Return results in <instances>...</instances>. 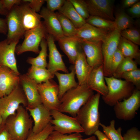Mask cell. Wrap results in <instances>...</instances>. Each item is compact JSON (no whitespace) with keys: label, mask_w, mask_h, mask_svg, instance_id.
I'll use <instances>...</instances> for the list:
<instances>
[{"label":"cell","mask_w":140,"mask_h":140,"mask_svg":"<svg viewBox=\"0 0 140 140\" xmlns=\"http://www.w3.org/2000/svg\"><path fill=\"white\" fill-rule=\"evenodd\" d=\"M94 94L86 84L79 85L67 92L60 99L58 111L75 117L80 108Z\"/></svg>","instance_id":"obj_1"},{"label":"cell","mask_w":140,"mask_h":140,"mask_svg":"<svg viewBox=\"0 0 140 140\" xmlns=\"http://www.w3.org/2000/svg\"><path fill=\"white\" fill-rule=\"evenodd\" d=\"M101 95L94 94L80 109L75 117L86 135L91 136L98 130L100 121L99 106Z\"/></svg>","instance_id":"obj_2"},{"label":"cell","mask_w":140,"mask_h":140,"mask_svg":"<svg viewBox=\"0 0 140 140\" xmlns=\"http://www.w3.org/2000/svg\"><path fill=\"white\" fill-rule=\"evenodd\" d=\"M33 122L28 111L21 105L15 114L7 118L4 124L15 140H24L32 129Z\"/></svg>","instance_id":"obj_3"},{"label":"cell","mask_w":140,"mask_h":140,"mask_svg":"<svg viewBox=\"0 0 140 140\" xmlns=\"http://www.w3.org/2000/svg\"><path fill=\"white\" fill-rule=\"evenodd\" d=\"M108 92L105 96H102L104 102L110 106H113L117 102L129 97L135 89L131 83L113 76L104 77Z\"/></svg>","instance_id":"obj_4"},{"label":"cell","mask_w":140,"mask_h":140,"mask_svg":"<svg viewBox=\"0 0 140 140\" xmlns=\"http://www.w3.org/2000/svg\"><path fill=\"white\" fill-rule=\"evenodd\" d=\"M21 104L25 107L27 106V102L19 83L9 94L0 99V113L3 119V125L8 117L16 113Z\"/></svg>","instance_id":"obj_5"},{"label":"cell","mask_w":140,"mask_h":140,"mask_svg":"<svg viewBox=\"0 0 140 140\" xmlns=\"http://www.w3.org/2000/svg\"><path fill=\"white\" fill-rule=\"evenodd\" d=\"M47 34L42 22L38 27L25 32L24 40L21 44L17 45L15 53L18 55L28 51L39 54L40 43L43 39H46Z\"/></svg>","instance_id":"obj_6"},{"label":"cell","mask_w":140,"mask_h":140,"mask_svg":"<svg viewBox=\"0 0 140 140\" xmlns=\"http://www.w3.org/2000/svg\"><path fill=\"white\" fill-rule=\"evenodd\" d=\"M113 107L117 119L125 121L132 120L140 107V90L135 88L129 97L117 102Z\"/></svg>","instance_id":"obj_7"},{"label":"cell","mask_w":140,"mask_h":140,"mask_svg":"<svg viewBox=\"0 0 140 140\" xmlns=\"http://www.w3.org/2000/svg\"><path fill=\"white\" fill-rule=\"evenodd\" d=\"M51 123L54 130L64 134L84 132V130L75 117L67 115L58 110L50 111Z\"/></svg>","instance_id":"obj_8"},{"label":"cell","mask_w":140,"mask_h":140,"mask_svg":"<svg viewBox=\"0 0 140 140\" xmlns=\"http://www.w3.org/2000/svg\"><path fill=\"white\" fill-rule=\"evenodd\" d=\"M38 89L42 104L48 110H58L60 100L58 85L52 79L38 84Z\"/></svg>","instance_id":"obj_9"},{"label":"cell","mask_w":140,"mask_h":140,"mask_svg":"<svg viewBox=\"0 0 140 140\" xmlns=\"http://www.w3.org/2000/svg\"><path fill=\"white\" fill-rule=\"evenodd\" d=\"M120 32L112 30L102 42V49L103 58V71L104 76L110 77L109 66L112 57L118 48L121 37Z\"/></svg>","instance_id":"obj_10"},{"label":"cell","mask_w":140,"mask_h":140,"mask_svg":"<svg viewBox=\"0 0 140 140\" xmlns=\"http://www.w3.org/2000/svg\"><path fill=\"white\" fill-rule=\"evenodd\" d=\"M90 16L114 21L113 0H85Z\"/></svg>","instance_id":"obj_11"},{"label":"cell","mask_w":140,"mask_h":140,"mask_svg":"<svg viewBox=\"0 0 140 140\" xmlns=\"http://www.w3.org/2000/svg\"><path fill=\"white\" fill-rule=\"evenodd\" d=\"M15 5L8 11L6 16L8 27L7 38L8 42H19L23 38L25 32L23 27L19 14L17 5Z\"/></svg>","instance_id":"obj_12"},{"label":"cell","mask_w":140,"mask_h":140,"mask_svg":"<svg viewBox=\"0 0 140 140\" xmlns=\"http://www.w3.org/2000/svg\"><path fill=\"white\" fill-rule=\"evenodd\" d=\"M46 40L49 50V61L47 67V69L54 75L56 72L59 71L65 73H68L62 55L57 49L53 37L48 34Z\"/></svg>","instance_id":"obj_13"},{"label":"cell","mask_w":140,"mask_h":140,"mask_svg":"<svg viewBox=\"0 0 140 140\" xmlns=\"http://www.w3.org/2000/svg\"><path fill=\"white\" fill-rule=\"evenodd\" d=\"M79 39V43L85 55L87 61L89 65L94 68L103 65L102 42H92Z\"/></svg>","instance_id":"obj_14"},{"label":"cell","mask_w":140,"mask_h":140,"mask_svg":"<svg viewBox=\"0 0 140 140\" xmlns=\"http://www.w3.org/2000/svg\"><path fill=\"white\" fill-rule=\"evenodd\" d=\"M19 84L27 100V105L26 107L32 108L42 104L38 89V84L34 80L26 74L20 75Z\"/></svg>","instance_id":"obj_15"},{"label":"cell","mask_w":140,"mask_h":140,"mask_svg":"<svg viewBox=\"0 0 140 140\" xmlns=\"http://www.w3.org/2000/svg\"><path fill=\"white\" fill-rule=\"evenodd\" d=\"M19 42L9 43L6 39L0 41V67L9 68L20 76L15 56L16 47Z\"/></svg>","instance_id":"obj_16"},{"label":"cell","mask_w":140,"mask_h":140,"mask_svg":"<svg viewBox=\"0 0 140 140\" xmlns=\"http://www.w3.org/2000/svg\"><path fill=\"white\" fill-rule=\"evenodd\" d=\"M18 10L23 29L25 32L35 28L42 23L41 16L31 8L28 3L23 2L17 5Z\"/></svg>","instance_id":"obj_17"},{"label":"cell","mask_w":140,"mask_h":140,"mask_svg":"<svg viewBox=\"0 0 140 140\" xmlns=\"http://www.w3.org/2000/svg\"><path fill=\"white\" fill-rule=\"evenodd\" d=\"M25 108L33 121L32 130L33 132L37 133L40 132L51 123L52 117L50 111L42 104L32 108Z\"/></svg>","instance_id":"obj_18"},{"label":"cell","mask_w":140,"mask_h":140,"mask_svg":"<svg viewBox=\"0 0 140 140\" xmlns=\"http://www.w3.org/2000/svg\"><path fill=\"white\" fill-rule=\"evenodd\" d=\"M39 14L44 19L42 22L47 33L52 36L55 40L58 41L64 36L55 12L51 11L46 7H43Z\"/></svg>","instance_id":"obj_19"},{"label":"cell","mask_w":140,"mask_h":140,"mask_svg":"<svg viewBox=\"0 0 140 140\" xmlns=\"http://www.w3.org/2000/svg\"><path fill=\"white\" fill-rule=\"evenodd\" d=\"M111 31L97 28L86 22L77 29L75 36L84 41L102 42Z\"/></svg>","instance_id":"obj_20"},{"label":"cell","mask_w":140,"mask_h":140,"mask_svg":"<svg viewBox=\"0 0 140 140\" xmlns=\"http://www.w3.org/2000/svg\"><path fill=\"white\" fill-rule=\"evenodd\" d=\"M19 83V76L10 68L0 67V97L6 96Z\"/></svg>","instance_id":"obj_21"},{"label":"cell","mask_w":140,"mask_h":140,"mask_svg":"<svg viewBox=\"0 0 140 140\" xmlns=\"http://www.w3.org/2000/svg\"><path fill=\"white\" fill-rule=\"evenodd\" d=\"M104 77L102 65L93 68L86 83L90 89L96 91L102 96H106L108 92Z\"/></svg>","instance_id":"obj_22"},{"label":"cell","mask_w":140,"mask_h":140,"mask_svg":"<svg viewBox=\"0 0 140 140\" xmlns=\"http://www.w3.org/2000/svg\"><path fill=\"white\" fill-rule=\"evenodd\" d=\"M73 66L78 85L86 84L93 68L87 62L81 46Z\"/></svg>","instance_id":"obj_23"},{"label":"cell","mask_w":140,"mask_h":140,"mask_svg":"<svg viewBox=\"0 0 140 140\" xmlns=\"http://www.w3.org/2000/svg\"><path fill=\"white\" fill-rule=\"evenodd\" d=\"M58 41L60 48L67 56L69 62L74 65L81 47L79 39L76 36H64Z\"/></svg>","instance_id":"obj_24"},{"label":"cell","mask_w":140,"mask_h":140,"mask_svg":"<svg viewBox=\"0 0 140 140\" xmlns=\"http://www.w3.org/2000/svg\"><path fill=\"white\" fill-rule=\"evenodd\" d=\"M54 75L58 81V97L60 99L67 92L78 85L75 80V74L73 66L70 73H62L57 72Z\"/></svg>","instance_id":"obj_25"},{"label":"cell","mask_w":140,"mask_h":140,"mask_svg":"<svg viewBox=\"0 0 140 140\" xmlns=\"http://www.w3.org/2000/svg\"><path fill=\"white\" fill-rule=\"evenodd\" d=\"M118 48L125 58L134 59L137 64H140V51L138 45L121 36Z\"/></svg>","instance_id":"obj_26"},{"label":"cell","mask_w":140,"mask_h":140,"mask_svg":"<svg viewBox=\"0 0 140 140\" xmlns=\"http://www.w3.org/2000/svg\"><path fill=\"white\" fill-rule=\"evenodd\" d=\"M58 12L70 20L77 29L86 23L85 20L77 12L69 0H66L64 5Z\"/></svg>","instance_id":"obj_27"},{"label":"cell","mask_w":140,"mask_h":140,"mask_svg":"<svg viewBox=\"0 0 140 140\" xmlns=\"http://www.w3.org/2000/svg\"><path fill=\"white\" fill-rule=\"evenodd\" d=\"M26 74L37 84L45 82L51 80L55 76L46 68L32 66L29 68Z\"/></svg>","instance_id":"obj_28"},{"label":"cell","mask_w":140,"mask_h":140,"mask_svg":"<svg viewBox=\"0 0 140 140\" xmlns=\"http://www.w3.org/2000/svg\"><path fill=\"white\" fill-rule=\"evenodd\" d=\"M40 46L41 50L38 55L35 58L29 57L26 61L31 66L46 68L47 64L46 58L48 56L47 52L48 46L46 39H42L40 43Z\"/></svg>","instance_id":"obj_29"},{"label":"cell","mask_w":140,"mask_h":140,"mask_svg":"<svg viewBox=\"0 0 140 140\" xmlns=\"http://www.w3.org/2000/svg\"><path fill=\"white\" fill-rule=\"evenodd\" d=\"M114 21L115 29L121 31L132 27L133 18L123 10L118 12Z\"/></svg>","instance_id":"obj_30"},{"label":"cell","mask_w":140,"mask_h":140,"mask_svg":"<svg viewBox=\"0 0 140 140\" xmlns=\"http://www.w3.org/2000/svg\"><path fill=\"white\" fill-rule=\"evenodd\" d=\"M59 21L64 36L73 37L75 36L77 29L68 18L58 12H55Z\"/></svg>","instance_id":"obj_31"},{"label":"cell","mask_w":140,"mask_h":140,"mask_svg":"<svg viewBox=\"0 0 140 140\" xmlns=\"http://www.w3.org/2000/svg\"><path fill=\"white\" fill-rule=\"evenodd\" d=\"M85 21L86 23L100 29L110 31L115 29L114 21L97 16H90Z\"/></svg>","instance_id":"obj_32"},{"label":"cell","mask_w":140,"mask_h":140,"mask_svg":"<svg viewBox=\"0 0 140 140\" xmlns=\"http://www.w3.org/2000/svg\"><path fill=\"white\" fill-rule=\"evenodd\" d=\"M115 124V120H112L108 126H106L101 123L100 126L102 128L103 132L110 140H123L121 134L122 128L120 127L116 129Z\"/></svg>","instance_id":"obj_33"},{"label":"cell","mask_w":140,"mask_h":140,"mask_svg":"<svg viewBox=\"0 0 140 140\" xmlns=\"http://www.w3.org/2000/svg\"><path fill=\"white\" fill-rule=\"evenodd\" d=\"M137 64L133 59L125 58L113 74L112 76L120 79L123 73L138 68Z\"/></svg>","instance_id":"obj_34"},{"label":"cell","mask_w":140,"mask_h":140,"mask_svg":"<svg viewBox=\"0 0 140 140\" xmlns=\"http://www.w3.org/2000/svg\"><path fill=\"white\" fill-rule=\"evenodd\" d=\"M122 78L127 81L132 83L135 88L140 89V69H136L125 72L121 76Z\"/></svg>","instance_id":"obj_35"},{"label":"cell","mask_w":140,"mask_h":140,"mask_svg":"<svg viewBox=\"0 0 140 140\" xmlns=\"http://www.w3.org/2000/svg\"><path fill=\"white\" fill-rule=\"evenodd\" d=\"M54 130L53 125L49 123L40 132L35 133L31 129L28 136L24 140H46L49 135Z\"/></svg>","instance_id":"obj_36"},{"label":"cell","mask_w":140,"mask_h":140,"mask_svg":"<svg viewBox=\"0 0 140 140\" xmlns=\"http://www.w3.org/2000/svg\"><path fill=\"white\" fill-rule=\"evenodd\" d=\"M82 137L80 133L64 134L54 130L46 140H79Z\"/></svg>","instance_id":"obj_37"},{"label":"cell","mask_w":140,"mask_h":140,"mask_svg":"<svg viewBox=\"0 0 140 140\" xmlns=\"http://www.w3.org/2000/svg\"><path fill=\"white\" fill-rule=\"evenodd\" d=\"M121 36L137 45H140V33L139 30L132 27L120 32Z\"/></svg>","instance_id":"obj_38"},{"label":"cell","mask_w":140,"mask_h":140,"mask_svg":"<svg viewBox=\"0 0 140 140\" xmlns=\"http://www.w3.org/2000/svg\"><path fill=\"white\" fill-rule=\"evenodd\" d=\"M75 9L84 19L86 20L90 16L85 0H69Z\"/></svg>","instance_id":"obj_39"},{"label":"cell","mask_w":140,"mask_h":140,"mask_svg":"<svg viewBox=\"0 0 140 140\" xmlns=\"http://www.w3.org/2000/svg\"><path fill=\"white\" fill-rule=\"evenodd\" d=\"M125 57L117 48L114 54L109 66V72L110 76H112L117 68Z\"/></svg>","instance_id":"obj_40"},{"label":"cell","mask_w":140,"mask_h":140,"mask_svg":"<svg viewBox=\"0 0 140 140\" xmlns=\"http://www.w3.org/2000/svg\"><path fill=\"white\" fill-rule=\"evenodd\" d=\"M123 140H140V131L136 127L128 130L123 136Z\"/></svg>","instance_id":"obj_41"},{"label":"cell","mask_w":140,"mask_h":140,"mask_svg":"<svg viewBox=\"0 0 140 140\" xmlns=\"http://www.w3.org/2000/svg\"><path fill=\"white\" fill-rule=\"evenodd\" d=\"M46 8L49 10L53 12L59 10L63 6L66 0H46Z\"/></svg>","instance_id":"obj_42"},{"label":"cell","mask_w":140,"mask_h":140,"mask_svg":"<svg viewBox=\"0 0 140 140\" xmlns=\"http://www.w3.org/2000/svg\"><path fill=\"white\" fill-rule=\"evenodd\" d=\"M22 1L28 3L30 7L38 13L40 12L45 2L44 0H23Z\"/></svg>","instance_id":"obj_43"},{"label":"cell","mask_w":140,"mask_h":140,"mask_svg":"<svg viewBox=\"0 0 140 140\" xmlns=\"http://www.w3.org/2000/svg\"><path fill=\"white\" fill-rule=\"evenodd\" d=\"M128 12L130 16L133 18L140 17V2L138 1L131 7L128 8Z\"/></svg>","instance_id":"obj_44"},{"label":"cell","mask_w":140,"mask_h":140,"mask_svg":"<svg viewBox=\"0 0 140 140\" xmlns=\"http://www.w3.org/2000/svg\"><path fill=\"white\" fill-rule=\"evenodd\" d=\"M4 8L9 11L15 5H19L22 3L20 0H1Z\"/></svg>","instance_id":"obj_45"},{"label":"cell","mask_w":140,"mask_h":140,"mask_svg":"<svg viewBox=\"0 0 140 140\" xmlns=\"http://www.w3.org/2000/svg\"><path fill=\"white\" fill-rule=\"evenodd\" d=\"M0 140H15L6 128L4 124L0 129Z\"/></svg>","instance_id":"obj_46"},{"label":"cell","mask_w":140,"mask_h":140,"mask_svg":"<svg viewBox=\"0 0 140 140\" xmlns=\"http://www.w3.org/2000/svg\"><path fill=\"white\" fill-rule=\"evenodd\" d=\"M8 32V27L6 18H0V33L6 35Z\"/></svg>","instance_id":"obj_47"},{"label":"cell","mask_w":140,"mask_h":140,"mask_svg":"<svg viewBox=\"0 0 140 140\" xmlns=\"http://www.w3.org/2000/svg\"><path fill=\"white\" fill-rule=\"evenodd\" d=\"M138 1V0H124L122 1V6L124 8H129Z\"/></svg>","instance_id":"obj_48"},{"label":"cell","mask_w":140,"mask_h":140,"mask_svg":"<svg viewBox=\"0 0 140 140\" xmlns=\"http://www.w3.org/2000/svg\"><path fill=\"white\" fill-rule=\"evenodd\" d=\"M94 135L97 137L98 140H110L103 132L99 130Z\"/></svg>","instance_id":"obj_49"},{"label":"cell","mask_w":140,"mask_h":140,"mask_svg":"<svg viewBox=\"0 0 140 140\" xmlns=\"http://www.w3.org/2000/svg\"><path fill=\"white\" fill-rule=\"evenodd\" d=\"M8 11L4 8L1 0H0V15L6 17L8 14Z\"/></svg>","instance_id":"obj_50"},{"label":"cell","mask_w":140,"mask_h":140,"mask_svg":"<svg viewBox=\"0 0 140 140\" xmlns=\"http://www.w3.org/2000/svg\"><path fill=\"white\" fill-rule=\"evenodd\" d=\"M79 140H97V139L95 136L93 135L88 138L84 139L82 138Z\"/></svg>","instance_id":"obj_51"},{"label":"cell","mask_w":140,"mask_h":140,"mask_svg":"<svg viewBox=\"0 0 140 140\" xmlns=\"http://www.w3.org/2000/svg\"><path fill=\"white\" fill-rule=\"evenodd\" d=\"M3 125V119L0 113V129Z\"/></svg>","instance_id":"obj_52"},{"label":"cell","mask_w":140,"mask_h":140,"mask_svg":"<svg viewBox=\"0 0 140 140\" xmlns=\"http://www.w3.org/2000/svg\"><path fill=\"white\" fill-rule=\"evenodd\" d=\"M0 98H1V97H0Z\"/></svg>","instance_id":"obj_53"}]
</instances>
